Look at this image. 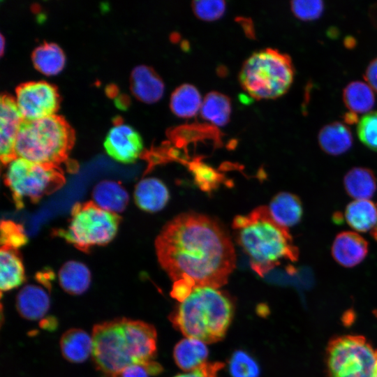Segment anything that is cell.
Wrapping results in <instances>:
<instances>
[{"label": "cell", "instance_id": "obj_1", "mask_svg": "<svg viewBox=\"0 0 377 377\" xmlns=\"http://www.w3.org/2000/svg\"><path fill=\"white\" fill-rule=\"evenodd\" d=\"M157 259L173 282L183 280L194 290L219 288L235 268L230 237L214 219L182 213L168 222L155 241Z\"/></svg>", "mask_w": 377, "mask_h": 377}, {"label": "cell", "instance_id": "obj_2", "mask_svg": "<svg viewBox=\"0 0 377 377\" xmlns=\"http://www.w3.org/2000/svg\"><path fill=\"white\" fill-rule=\"evenodd\" d=\"M232 227L237 243L248 256L253 270L260 276L283 260L295 263L298 260L299 250L288 228L279 224L266 206L236 216Z\"/></svg>", "mask_w": 377, "mask_h": 377}, {"label": "cell", "instance_id": "obj_3", "mask_svg": "<svg viewBox=\"0 0 377 377\" xmlns=\"http://www.w3.org/2000/svg\"><path fill=\"white\" fill-rule=\"evenodd\" d=\"M234 310V302L226 293L197 288L175 309L169 320L186 337L212 343L223 339Z\"/></svg>", "mask_w": 377, "mask_h": 377}, {"label": "cell", "instance_id": "obj_4", "mask_svg": "<svg viewBox=\"0 0 377 377\" xmlns=\"http://www.w3.org/2000/svg\"><path fill=\"white\" fill-rule=\"evenodd\" d=\"M73 133L67 123L57 114L24 121L19 130L15 156L34 163L59 167L73 145Z\"/></svg>", "mask_w": 377, "mask_h": 377}, {"label": "cell", "instance_id": "obj_5", "mask_svg": "<svg viewBox=\"0 0 377 377\" xmlns=\"http://www.w3.org/2000/svg\"><path fill=\"white\" fill-rule=\"evenodd\" d=\"M294 75L289 55L266 48L247 58L241 68L239 80L242 87L253 98L274 99L288 91Z\"/></svg>", "mask_w": 377, "mask_h": 377}, {"label": "cell", "instance_id": "obj_6", "mask_svg": "<svg viewBox=\"0 0 377 377\" xmlns=\"http://www.w3.org/2000/svg\"><path fill=\"white\" fill-rule=\"evenodd\" d=\"M120 220L118 214L101 208L92 201L77 202L72 208L67 228L55 233L77 249L88 251L94 246L105 245L113 239Z\"/></svg>", "mask_w": 377, "mask_h": 377}, {"label": "cell", "instance_id": "obj_7", "mask_svg": "<svg viewBox=\"0 0 377 377\" xmlns=\"http://www.w3.org/2000/svg\"><path fill=\"white\" fill-rule=\"evenodd\" d=\"M6 165L4 182L17 208L23 207L26 199L36 202L53 193L66 182L59 167L34 163L18 156Z\"/></svg>", "mask_w": 377, "mask_h": 377}, {"label": "cell", "instance_id": "obj_8", "mask_svg": "<svg viewBox=\"0 0 377 377\" xmlns=\"http://www.w3.org/2000/svg\"><path fill=\"white\" fill-rule=\"evenodd\" d=\"M377 350L360 335L336 337L326 348L329 377H374Z\"/></svg>", "mask_w": 377, "mask_h": 377}, {"label": "cell", "instance_id": "obj_9", "mask_svg": "<svg viewBox=\"0 0 377 377\" xmlns=\"http://www.w3.org/2000/svg\"><path fill=\"white\" fill-rule=\"evenodd\" d=\"M91 356L96 367L107 377H115L133 364L124 318H115L94 326Z\"/></svg>", "mask_w": 377, "mask_h": 377}, {"label": "cell", "instance_id": "obj_10", "mask_svg": "<svg viewBox=\"0 0 377 377\" xmlns=\"http://www.w3.org/2000/svg\"><path fill=\"white\" fill-rule=\"evenodd\" d=\"M24 121H33L56 114L59 103L57 89L46 80L24 82L13 97Z\"/></svg>", "mask_w": 377, "mask_h": 377}, {"label": "cell", "instance_id": "obj_11", "mask_svg": "<svg viewBox=\"0 0 377 377\" xmlns=\"http://www.w3.org/2000/svg\"><path fill=\"white\" fill-rule=\"evenodd\" d=\"M103 147L107 154L121 163L135 161L143 151V141L140 133L130 124L117 121L108 129Z\"/></svg>", "mask_w": 377, "mask_h": 377}, {"label": "cell", "instance_id": "obj_12", "mask_svg": "<svg viewBox=\"0 0 377 377\" xmlns=\"http://www.w3.org/2000/svg\"><path fill=\"white\" fill-rule=\"evenodd\" d=\"M24 119L13 97L2 95L0 100V156L6 165L16 157L17 136Z\"/></svg>", "mask_w": 377, "mask_h": 377}, {"label": "cell", "instance_id": "obj_13", "mask_svg": "<svg viewBox=\"0 0 377 377\" xmlns=\"http://www.w3.org/2000/svg\"><path fill=\"white\" fill-rule=\"evenodd\" d=\"M368 246L366 239L359 234L344 231L336 236L332 245V255L341 266L353 267L366 258Z\"/></svg>", "mask_w": 377, "mask_h": 377}, {"label": "cell", "instance_id": "obj_14", "mask_svg": "<svg viewBox=\"0 0 377 377\" xmlns=\"http://www.w3.org/2000/svg\"><path fill=\"white\" fill-rule=\"evenodd\" d=\"M133 94L145 103H154L163 96L165 84L162 78L151 67L138 65L133 68L130 77Z\"/></svg>", "mask_w": 377, "mask_h": 377}, {"label": "cell", "instance_id": "obj_15", "mask_svg": "<svg viewBox=\"0 0 377 377\" xmlns=\"http://www.w3.org/2000/svg\"><path fill=\"white\" fill-rule=\"evenodd\" d=\"M133 195L137 206L147 212L161 211L166 206L170 197L166 185L155 177L141 179L136 184Z\"/></svg>", "mask_w": 377, "mask_h": 377}, {"label": "cell", "instance_id": "obj_16", "mask_svg": "<svg viewBox=\"0 0 377 377\" xmlns=\"http://www.w3.org/2000/svg\"><path fill=\"white\" fill-rule=\"evenodd\" d=\"M50 306L48 294L38 286H25L17 295V311L22 318L29 320L42 318L49 310Z\"/></svg>", "mask_w": 377, "mask_h": 377}, {"label": "cell", "instance_id": "obj_17", "mask_svg": "<svg viewBox=\"0 0 377 377\" xmlns=\"http://www.w3.org/2000/svg\"><path fill=\"white\" fill-rule=\"evenodd\" d=\"M267 207L272 218L288 228L297 224L303 214L300 199L289 192H280L275 195Z\"/></svg>", "mask_w": 377, "mask_h": 377}, {"label": "cell", "instance_id": "obj_18", "mask_svg": "<svg viewBox=\"0 0 377 377\" xmlns=\"http://www.w3.org/2000/svg\"><path fill=\"white\" fill-rule=\"evenodd\" d=\"M92 198L98 207L117 214L126 209L129 200L126 190L120 183L112 180L98 183L93 190Z\"/></svg>", "mask_w": 377, "mask_h": 377}, {"label": "cell", "instance_id": "obj_19", "mask_svg": "<svg viewBox=\"0 0 377 377\" xmlns=\"http://www.w3.org/2000/svg\"><path fill=\"white\" fill-rule=\"evenodd\" d=\"M23 263L17 249L1 246L0 250V289L7 292L25 281Z\"/></svg>", "mask_w": 377, "mask_h": 377}, {"label": "cell", "instance_id": "obj_20", "mask_svg": "<svg viewBox=\"0 0 377 377\" xmlns=\"http://www.w3.org/2000/svg\"><path fill=\"white\" fill-rule=\"evenodd\" d=\"M318 140L321 149L332 156L343 154L353 145L350 129L338 121L325 125L318 133Z\"/></svg>", "mask_w": 377, "mask_h": 377}, {"label": "cell", "instance_id": "obj_21", "mask_svg": "<svg viewBox=\"0 0 377 377\" xmlns=\"http://www.w3.org/2000/svg\"><path fill=\"white\" fill-rule=\"evenodd\" d=\"M34 68L41 74L53 76L59 74L66 64V55L55 43L45 42L36 46L31 54Z\"/></svg>", "mask_w": 377, "mask_h": 377}, {"label": "cell", "instance_id": "obj_22", "mask_svg": "<svg viewBox=\"0 0 377 377\" xmlns=\"http://www.w3.org/2000/svg\"><path fill=\"white\" fill-rule=\"evenodd\" d=\"M60 348L66 360L72 363H82L92 353V337L82 329H70L62 334Z\"/></svg>", "mask_w": 377, "mask_h": 377}, {"label": "cell", "instance_id": "obj_23", "mask_svg": "<svg viewBox=\"0 0 377 377\" xmlns=\"http://www.w3.org/2000/svg\"><path fill=\"white\" fill-rule=\"evenodd\" d=\"M208 354L205 343L189 337L179 341L173 350L175 363L185 371H191L206 362Z\"/></svg>", "mask_w": 377, "mask_h": 377}, {"label": "cell", "instance_id": "obj_24", "mask_svg": "<svg viewBox=\"0 0 377 377\" xmlns=\"http://www.w3.org/2000/svg\"><path fill=\"white\" fill-rule=\"evenodd\" d=\"M59 282L61 288L70 295L84 293L91 283V272L82 263L71 260L64 263L59 271Z\"/></svg>", "mask_w": 377, "mask_h": 377}, {"label": "cell", "instance_id": "obj_25", "mask_svg": "<svg viewBox=\"0 0 377 377\" xmlns=\"http://www.w3.org/2000/svg\"><path fill=\"white\" fill-rule=\"evenodd\" d=\"M203 98L193 84H183L172 93L170 108L178 117L191 118L200 111Z\"/></svg>", "mask_w": 377, "mask_h": 377}, {"label": "cell", "instance_id": "obj_26", "mask_svg": "<svg viewBox=\"0 0 377 377\" xmlns=\"http://www.w3.org/2000/svg\"><path fill=\"white\" fill-rule=\"evenodd\" d=\"M343 186L347 194L355 200H369L377 189V180L370 169L356 167L346 174Z\"/></svg>", "mask_w": 377, "mask_h": 377}, {"label": "cell", "instance_id": "obj_27", "mask_svg": "<svg viewBox=\"0 0 377 377\" xmlns=\"http://www.w3.org/2000/svg\"><path fill=\"white\" fill-rule=\"evenodd\" d=\"M346 223L355 230H372L377 223V206L369 200H355L346 207Z\"/></svg>", "mask_w": 377, "mask_h": 377}, {"label": "cell", "instance_id": "obj_28", "mask_svg": "<svg viewBox=\"0 0 377 377\" xmlns=\"http://www.w3.org/2000/svg\"><path fill=\"white\" fill-rule=\"evenodd\" d=\"M231 111L230 98L223 94L213 91L204 97L200 112L206 121L223 126L228 123Z\"/></svg>", "mask_w": 377, "mask_h": 377}, {"label": "cell", "instance_id": "obj_29", "mask_svg": "<svg viewBox=\"0 0 377 377\" xmlns=\"http://www.w3.org/2000/svg\"><path fill=\"white\" fill-rule=\"evenodd\" d=\"M371 87L362 81L348 84L343 91V101L346 107L353 112L366 113L375 104V95Z\"/></svg>", "mask_w": 377, "mask_h": 377}, {"label": "cell", "instance_id": "obj_30", "mask_svg": "<svg viewBox=\"0 0 377 377\" xmlns=\"http://www.w3.org/2000/svg\"><path fill=\"white\" fill-rule=\"evenodd\" d=\"M195 184L202 190L210 192L218 188L223 181V175L205 163L195 160L189 163Z\"/></svg>", "mask_w": 377, "mask_h": 377}, {"label": "cell", "instance_id": "obj_31", "mask_svg": "<svg viewBox=\"0 0 377 377\" xmlns=\"http://www.w3.org/2000/svg\"><path fill=\"white\" fill-rule=\"evenodd\" d=\"M232 377H258L260 367L249 353L242 350L235 351L228 361Z\"/></svg>", "mask_w": 377, "mask_h": 377}, {"label": "cell", "instance_id": "obj_32", "mask_svg": "<svg viewBox=\"0 0 377 377\" xmlns=\"http://www.w3.org/2000/svg\"><path fill=\"white\" fill-rule=\"evenodd\" d=\"M357 133L362 144L377 151V111L368 112L362 117Z\"/></svg>", "mask_w": 377, "mask_h": 377}, {"label": "cell", "instance_id": "obj_33", "mask_svg": "<svg viewBox=\"0 0 377 377\" xmlns=\"http://www.w3.org/2000/svg\"><path fill=\"white\" fill-rule=\"evenodd\" d=\"M195 15L207 22L215 21L225 13L226 4L222 0L194 1L191 4Z\"/></svg>", "mask_w": 377, "mask_h": 377}, {"label": "cell", "instance_id": "obj_34", "mask_svg": "<svg viewBox=\"0 0 377 377\" xmlns=\"http://www.w3.org/2000/svg\"><path fill=\"white\" fill-rule=\"evenodd\" d=\"M290 8L297 19L302 21H312L323 14L324 3L320 0H295L290 2Z\"/></svg>", "mask_w": 377, "mask_h": 377}, {"label": "cell", "instance_id": "obj_35", "mask_svg": "<svg viewBox=\"0 0 377 377\" xmlns=\"http://www.w3.org/2000/svg\"><path fill=\"white\" fill-rule=\"evenodd\" d=\"M27 238L21 226L10 221H2L1 224V246L17 249L26 244Z\"/></svg>", "mask_w": 377, "mask_h": 377}, {"label": "cell", "instance_id": "obj_36", "mask_svg": "<svg viewBox=\"0 0 377 377\" xmlns=\"http://www.w3.org/2000/svg\"><path fill=\"white\" fill-rule=\"evenodd\" d=\"M162 371V366L152 360L145 364H131L115 377H149L158 375Z\"/></svg>", "mask_w": 377, "mask_h": 377}, {"label": "cell", "instance_id": "obj_37", "mask_svg": "<svg viewBox=\"0 0 377 377\" xmlns=\"http://www.w3.org/2000/svg\"><path fill=\"white\" fill-rule=\"evenodd\" d=\"M224 367L222 362H205L195 369L173 377H218V372Z\"/></svg>", "mask_w": 377, "mask_h": 377}, {"label": "cell", "instance_id": "obj_38", "mask_svg": "<svg viewBox=\"0 0 377 377\" xmlns=\"http://www.w3.org/2000/svg\"><path fill=\"white\" fill-rule=\"evenodd\" d=\"M364 78L371 88L377 92V57L369 64L365 71Z\"/></svg>", "mask_w": 377, "mask_h": 377}, {"label": "cell", "instance_id": "obj_39", "mask_svg": "<svg viewBox=\"0 0 377 377\" xmlns=\"http://www.w3.org/2000/svg\"><path fill=\"white\" fill-rule=\"evenodd\" d=\"M40 327L47 331H54L58 327V320L54 316H49L40 320Z\"/></svg>", "mask_w": 377, "mask_h": 377}, {"label": "cell", "instance_id": "obj_40", "mask_svg": "<svg viewBox=\"0 0 377 377\" xmlns=\"http://www.w3.org/2000/svg\"><path fill=\"white\" fill-rule=\"evenodd\" d=\"M343 118L344 122L348 124H353L357 123L358 121L357 114L350 111L345 113Z\"/></svg>", "mask_w": 377, "mask_h": 377}, {"label": "cell", "instance_id": "obj_41", "mask_svg": "<svg viewBox=\"0 0 377 377\" xmlns=\"http://www.w3.org/2000/svg\"><path fill=\"white\" fill-rule=\"evenodd\" d=\"M344 44L346 46V47L351 48V47H353V45H355V39L352 38L351 37L350 38H347L345 40Z\"/></svg>", "mask_w": 377, "mask_h": 377}, {"label": "cell", "instance_id": "obj_42", "mask_svg": "<svg viewBox=\"0 0 377 377\" xmlns=\"http://www.w3.org/2000/svg\"><path fill=\"white\" fill-rule=\"evenodd\" d=\"M1 52H3V51L4 50V47H5V40H4V38L3 36L1 35Z\"/></svg>", "mask_w": 377, "mask_h": 377}, {"label": "cell", "instance_id": "obj_43", "mask_svg": "<svg viewBox=\"0 0 377 377\" xmlns=\"http://www.w3.org/2000/svg\"><path fill=\"white\" fill-rule=\"evenodd\" d=\"M371 235L377 241V223L375 228L371 230Z\"/></svg>", "mask_w": 377, "mask_h": 377}, {"label": "cell", "instance_id": "obj_44", "mask_svg": "<svg viewBox=\"0 0 377 377\" xmlns=\"http://www.w3.org/2000/svg\"><path fill=\"white\" fill-rule=\"evenodd\" d=\"M374 377H377V359H376V364L375 372H374Z\"/></svg>", "mask_w": 377, "mask_h": 377}]
</instances>
